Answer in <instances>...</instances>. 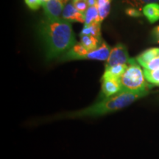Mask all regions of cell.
I'll use <instances>...</instances> for the list:
<instances>
[{"mask_svg":"<svg viewBox=\"0 0 159 159\" xmlns=\"http://www.w3.org/2000/svg\"><path fill=\"white\" fill-rule=\"evenodd\" d=\"M48 60L61 57L76 43L71 23L63 19H45L37 27Z\"/></svg>","mask_w":159,"mask_h":159,"instance_id":"obj_1","label":"cell"},{"mask_svg":"<svg viewBox=\"0 0 159 159\" xmlns=\"http://www.w3.org/2000/svg\"><path fill=\"white\" fill-rule=\"evenodd\" d=\"M149 94V91L140 93L122 91L114 96L104 98L95 104L74 112L57 116V119H78L83 117H97L122 110Z\"/></svg>","mask_w":159,"mask_h":159,"instance_id":"obj_2","label":"cell"},{"mask_svg":"<svg viewBox=\"0 0 159 159\" xmlns=\"http://www.w3.org/2000/svg\"><path fill=\"white\" fill-rule=\"evenodd\" d=\"M144 75V71L139 66L136 59L130 58L128 68L120 77L122 91L140 93L148 91L149 85Z\"/></svg>","mask_w":159,"mask_h":159,"instance_id":"obj_3","label":"cell"},{"mask_svg":"<svg viewBox=\"0 0 159 159\" xmlns=\"http://www.w3.org/2000/svg\"><path fill=\"white\" fill-rule=\"evenodd\" d=\"M129 57L127 47L123 43H118L111 49L110 55L105 63V69H109L114 66L119 64H127L128 63Z\"/></svg>","mask_w":159,"mask_h":159,"instance_id":"obj_4","label":"cell"},{"mask_svg":"<svg viewBox=\"0 0 159 159\" xmlns=\"http://www.w3.org/2000/svg\"><path fill=\"white\" fill-rule=\"evenodd\" d=\"M42 5L46 19H61L65 5L61 0H47Z\"/></svg>","mask_w":159,"mask_h":159,"instance_id":"obj_5","label":"cell"},{"mask_svg":"<svg viewBox=\"0 0 159 159\" xmlns=\"http://www.w3.org/2000/svg\"><path fill=\"white\" fill-rule=\"evenodd\" d=\"M122 91L120 78L102 77V94L104 98L114 96Z\"/></svg>","mask_w":159,"mask_h":159,"instance_id":"obj_6","label":"cell"},{"mask_svg":"<svg viewBox=\"0 0 159 159\" xmlns=\"http://www.w3.org/2000/svg\"><path fill=\"white\" fill-rule=\"evenodd\" d=\"M63 19L69 22H85V14L77 11L72 3L66 5L62 13Z\"/></svg>","mask_w":159,"mask_h":159,"instance_id":"obj_7","label":"cell"},{"mask_svg":"<svg viewBox=\"0 0 159 159\" xmlns=\"http://www.w3.org/2000/svg\"><path fill=\"white\" fill-rule=\"evenodd\" d=\"M110 47L106 43L102 42L100 47L96 50L90 52L81 57L80 60H97V61H107L111 53Z\"/></svg>","mask_w":159,"mask_h":159,"instance_id":"obj_8","label":"cell"},{"mask_svg":"<svg viewBox=\"0 0 159 159\" xmlns=\"http://www.w3.org/2000/svg\"><path fill=\"white\" fill-rule=\"evenodd\" d=\"M142 13L150 23H155L159 20V4L151 3L145 5Z\"/></svg>","mask_w":159,"mask_h":159,"instance_id":"obj_9","label":"cell"},{"mask_svg":"<svg viewBox=\"0 0 159 159\" xmlns=\"http://www.w3.org/2000/svg\"><path fill=\"white\" fill-rule=\"evenodd\" d=\"M158 56H159V48L154 47V48L148 49L143 52L136 57V60L139 64L143 67L145 64Z\"/></svg>","mask_w":159,"mask_h":159,"instance_id":"obj_10","label":"cell"},{"mask_svg":"<svg viewBox=\"0 0 159 159\" xmlns=\"http://www.w3.org/2000/svg\"><path fill=\"white\" fill-rule=\"evenodd\" d=\"M128 68L127 64H119L114 66L111 68L105 69V72L102 77L105 78H120Z\"/></svg>","mask_w":159,"mask_h":159,"instance_id":"obj_11","label":"cell"},{"mask_svg":"<svg viewBox=\"0 0 159 159\" xmlns=\"http://www.w3.org/2000/svg\"><path fill=\"white\" fill-rule=\"evenodd\" d=\"M80 43L89 52L94 51L99 48V43L101 42V39L91 35H80Z\"/></svg>","mask_w":159,"mask_h":159,"instance_id":"obj_12","label":"cell"},{"mask_svg":"<svg viewBox=\"0 0 159 159\" xmlns=\"http://www.w3.org/2000/svg\"><path fill=\"white\" fill-rule=\"evenodd\" d=\"M100 25L101 22H94L89 25H85L81 31L80 35H91L101 39Z\"/></svg>","mask_w":159,"mask_h":159,"instance_id":"obj_13","label":"cell"},{"mask_svg":"<svg viewBox=\"0 0 159 159\" xmlns=\"http://www.w3.org/2000/svg\"><path fill=\"white\" fill-rule=\"evenodd\" d=\"M96 7L98 10L100 21L104 20L111 10V0H96Z\"/></svg>","mask_w":159,"mask_h":159,"instance_id":"obj_14","label":"cell"},{"mask_svg":"<svg viewBox=\"0 0 159 159\" xmlns=\"http://www.w3.org/2000/svg\"><path fill=\"white\" fill-rule=\"evenodd\" d=\"M94 22H101L98 10L96 6L89 7L85 13V25H89Z\"/></svg>","mask_w":159,"mask_h":159,"instance_id":"obj_15","label":"cell"},{"mask_svg":"<svg viewBox=\"0 0 159 159\" xmlns=\"http://www.w3.org/2000/svg\"><path fill=\"white\" fill-rule=\"evenodd\" d=\"M144 75L147 81L152 84L159 86V69L150 71L144 69Z\"/></svg>","mask_w":159,"mask_h":159,"instance_id":"obj_16","label":"cell"},{"mask_svg":"<svg viewBox=\"0 0 159 159\" xmlns=\"http://www.w3.org/2000/svg\"><path fill=\"white\" fill-rule=\"evenodd\" d=\"M125 2L132 6V7L142 11L145 5L151 3H158L159 0H125Z\"/></svg>","mask_w":159,"mask_h":159,"instance_id":"obj_17","label":"cell"},{"mask_svg":"<svg viewBox=\"0 0 159 159\" xmlns=\"http://www.w3.org/2000/svg\"><path fill=\"white\" fill-rule=\"evenodd\" d=\"M72 4L77 11L84 13L89 8L86 0H72Z\"/></svg>","mask_w":159,"mask_h":159,"instance_id":"obj_18","label":"cell"},{"mask_svg":"<svg viewBox=\"0 0 159 159\" xmlns=\"http://www.w3.org/2000/svg\"><path fill=\"white\" fill-rule=\"evenodd\" d=\"M143 68L150 71L159 69V56L155 57L154 59H152L150 62L145 64L143 66Z\"/></svg>","mask_w":159,"mask_h":159,"instance_id":"obj_19","label":"cell"},{"mask_svg":"<svg viewBox=\"0 0 159 159\" xmlns=\"http://www.w3.org/2000/svg\"><path fill=\"white\" fill-rule=\"evenodd\" d=\"M26 5L30 9L33 11H36L43 5V2L41 0H25Z\"/></svg>","mask_w":159,"mask_h":159,"instance_id":"obj_20","label":"cell"},{"mask_svg":"<svg viewBox=\"0 0 159 159\" xmlns=\"http://www.w3.org/2000/svg\"><path fill=\"white\" fill-rule=\"evenodd\" d=\"M126 14L130 17H140L142 16V13L141 11L135 8V7H129L125 11Z\"/></svg>","mask_w":159,"mask_h":159,"instance_id":"obj_21","label":"cell"},{"mask_svg":"<svg viewBox=\"0 0 159 159\" xmlns=\"http://www.w3.org/2000/svg\"><path fill=\"white\" fill-rule=\"evenodd\" d=\"M152 34L155 36V39H156V41L159 42V26H157L152 31Z\"/></svg>","mask_w":159,"mask_h":159,"instance_id":"obj_22","label":"cell"},{"mask_svg":"<svg viewBox=\"0 0 159 159\" xmlns=\"http://www.w3.org/2000/svg\"><path fill=\"white\" fill-rule=\"evenodd\" d=\"M89 7H93L96 6V0H86Z\"/></svg>","mask_w":159,"mask_h":159,"instance_id":"obj_23","label":"cell"},{"mask_svg":"<svg viewBox=\"0 0 159 159\" xmlns=\"http://www.w3.org/2000/svg\"><path fill=\"white\" fill-rule=\"evenodd\" d=\"M41 1H42V2H43H43H44L47 1V0H41Z\"/></svg>","mask_w":159,"mask_h":159,"instance_id":"obj_24","label":"cell"}]
</instances>
